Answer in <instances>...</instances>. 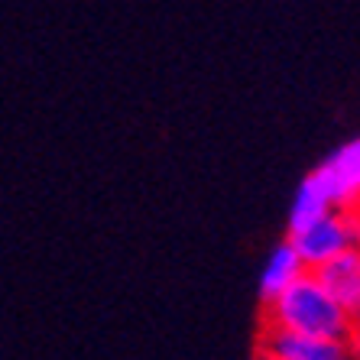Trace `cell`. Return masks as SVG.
Listing matches in <instances>:
<instances>
[{
  "label": "cell",
  "instance_id": "obj_6",
  "mask_svg": "<svg viewBox=\"0 0 360 360\" xmlns=\"http://www.w3.org/2000/svg\"><path fill=\"white\" fill-rule=\"evenodd\" d=\"M302 273H309V269L302 266L299 253H295V247L289 243V237L279 240L276 247L269 250L266 263H263V269H260V295H263V302L276 299L279 292H285V289H289Z\"/></svg>",
  "mask_w": 360,
  "mask_h": 360
},
{
  "label": "cell",
  "instance_id": "obj_1",
  "mask_svg": "<svg viewBox=\"0 0 360 360\" xmlns=\"http://www.w3.org/2000/svg\"><path fill=\"white\" fill-rule=\"evenodd\" d=\"M263 328H276L302 338H328L344 341L351 335V319L335 302L315 273H302L285 292L263 305Z\"/></svg>",
  "mask_w": 360,
  "mask_h": 360
},
{
  "label": "cell",
  "instance_id": "obj_7",
  "mask_svg": "<svg viewBox=\"0 0 360 360\" xmlns=\"http://www.w3.org/2000/svg\"><path fill=\"white\" fill-rule=\"evenodd\" d=\"M331 208V201L325 198V192L319 188V182L311 176L302 179V185L295 188V198L292 205H289V234H295V231H302V227L315 224V221H321Z\"/></svg>",
  "mask_w": 360,
  "mask_h": 360
},
{
  "label": "cell",
  "instance_id": "obj_8",
  "mask_svg": "<svg viewBox=\"0 0 360 360\" xmlns=\"http://www.w3.org/2000/svg\"><path fill=\"white\" fill-rule=\"evenodd\" d=\"M344 347H347L351 360H360V328H351V335L344 338Z\"/></svg>",
  "mask_w": 360,
  "mask_h": 360
},
{
  "label": "cell",
  "instance_id": "obj_9",
  "mask_svg": "<svg viewBox=\"0 0 360 360\" xmlns=\"http://www.w3.org/2000/svg\"><path fill=\"white\" fill-rule=\"evenodd\" d=\"M253 360H283V357H276V354H266V351H257V357Z\"/></svg>",
  "mask_w": 360,
  "mask_h": 360
},
{
  "label": "cell",
  "instance_id": "obj_4",
  "mask_svg": "<svg viewBox=\"0 0 360 360\" xmlns=\"http://www.w3.org/2000/svg\"><path fill=\"white\" fill-rule=\"evenodd\" d=\"M260 351L276 354L283 360H351L344 341H328V338H302L276 328H263Z\"/></svg>",
  "mask_w": 360,
  "mask_h": 360
},
{
  "label": "cell",
  "instance_id": "obj_5",
  "mask_svg": "<svg viewBox=\"0 0 360 360\" xmlns=\"http://www.w3.org/2000/svg\"><path fill=\"white\" fill-rule=\"evenodd\" d=\"M315 276L321 279L328 292L335 295V302L347 311L354 328H360V250H351L338 257L335 263L321 266Z\"/></svg>",
  "mask_w": 360,
  "mask_h": 360
},
{
  "label": "cell",
  "instance_id": "obj_2",
  "mask_svg": "<svg viewBox=\"0 0 360 360\" xmlns=\"http://www.w3.org/2000/svg\"><path fill=\"white\" fill-rule=\"evenodd\" d=\"M289 243L299 253L302 266L309 273H319L321 266L335 263L344 253L360 250V208L328 211L321 221L289 234Z\"/></svg>",
  "mask_w": 360,
  "mask_h": 360
},
{
  "label": "cell",
  "instance_id": "obj_3",
  "mask_svg": "<svg viewBox=\"0 0 360 360\" xmlns=\"http://www.w3.org/2000/svg\"><path fill=\"white\" fill-rule=\"evenodd\" d=\"M309 176L319 182L325 198L331 201V208L338 211L360 208V136L338 146Z\"/></svg>",
  "mask_w": 360,
  "mask_h": 360
}]
</instances>
